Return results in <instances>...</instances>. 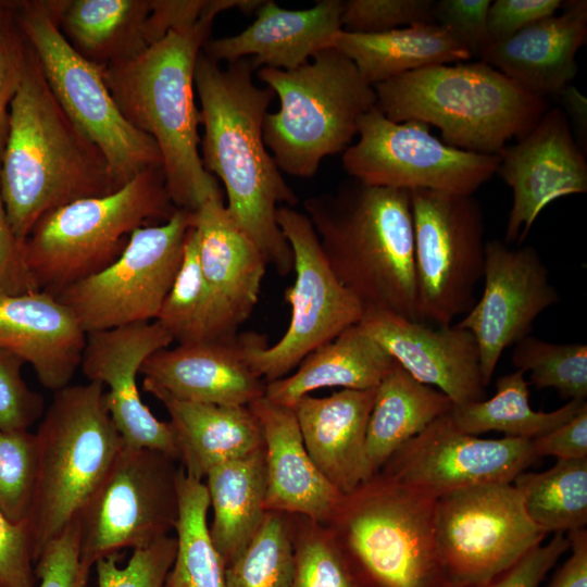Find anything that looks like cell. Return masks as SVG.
<instances>
[{"label":"cell","mask_w":587,"mask_h":587,"mask_svg":"<svg viewBox=\"0 0 587 587\" xmlns=\"http://www.w3.org/2000/svg\"><path fill=\"white\" fill-rule=\"evenodd\" d=\"M452 407L445 394L416 380L395 362L375 388L369 417L365 454L370 475L379 472L402 445Z\"/></svg>","instance_id":"33"},{"label":"cell","mask_w":587,"mask_h":587,"mask_svg":"<svg viewBox=\"0 0 587 587\" xmlns=\"http://www.w3.org/2000/svg\"><path fill=\"white\" fill-rule=\"evenodd\" d=\"M253 335L237 333L229 338L161 349L140 369L142 388L183 401L249 405L264 397L266 387L247 359Z\"/></svg>","instance_id":"22"},{"label":"cell","mask_w":587,"mask_h":587,"mask_svg":"<svg viewBox=\"0 0 587 587\" xmlns=\"http://www.w3.org/2000/svg\"><path fill=\"white\" fill-rule=\"evenodd\" d=\"M532 521L548 533L587 524V458L558 460L544 472H522L512 483Z\"/></svg>","instance_id":"37"},{"label":"cell","mask_w":587,"mask_h":587,"mask_svg":"<svg viewBox=\"0 0 587 587\" xmlns=\"http://www.w3.org/2000/svg\"><path fill=\"white\" fill-rule=\"evenodd\" d=\"M249 408L263 435L266 512H282L326 524L344 497L311 459L292 408L265 396Z\"/></svg>","instance_id":"25"},{"label":"cell","mask_w":587,"mask_h":587,"mask_svg":"<svg viewBox=\"0 0 587 587\" xmlns=\"http://www.w3.org/2000/svg\"><path fill=\"white\" fill-rule=\"evenodd\" d=\"M25 361L0 348V430L27 432L45 413L43 397L22 375Z\"/></svg>","instance_id":"46"},{"label":"cell","mask_w":587,"mask_h":587,"mask_svg":"<svg viewBox=\"0 0 587 587\" xmlns=\"http://www.w3.org/2000/svg\"><path fill=\"white\" fill-rule=\"evenodd\" d=\"M63 4L64 0H22L14 1V9L53 97L102 152L118 189L143 171L162 167V157L154 140L121 113L102 66L83 58L62 35Z\"/></svg>","instance_id":"10"},{"label":"cell","mask_w":587,"mask_h":587,"mask_svg":"<svg viewBox=\"0 0 587 587\" xmlns=\"http://www.w3.org/2000/svg\"><path fill=\"white\" fill-rule=\"evenodd\" d=\"M208 0H151L147 21L149 45L161 40L170 32L195 25L201 17Z\"/></svg>","instance_id":"54"},{"label":"cell","mask_w":587,"mask_h":587,"mask_svg":"<svg viewBox=\"0 0 587 587\" xmlns=\"http://www.w3.org/2000/svg\"><path fill=\"white\" fill-rule=\"evenodd\" d=\"M537 459L532 440L479 438L458 429L447 413L402 445L379 472L438 498L476 485L513 483Z\"/></svg>","instance_id":"17"},{"label":"cell","mask_w":587,"mask_h":587,"mask_svg":"<svg viewBox=\"0 0 587 587\" xmlns=\"http://www.w3.org/2000/svg\"><path fill=\"white\" fill-rule=\"evenodd\" d=\"M482 296L457 323L475 338L487 386L503 351L528 336L536 319L559 302L546 264L530 247L485 242Z\"/></svg>","instance_id":"18"},{"label":"cell","mask_w":587,"mask_h":587,"mask_svg":"<svg viewBox=\"0 0 587 587\" xmlns=\"http://www.w3.org/2000/svg\"><path fill=\"white\" fill-rule=\"evenodd\" d=\"M177 549L175 536H165L151 545L134 549L125 566L120 553L99 559L95 564L96 587H164Z\"/></svg>","instance_id":"43"},{"label":"cell","mask_w":587,"mask_h":587,"mask_svg":"<svg viewBox=\"0 0 587 587\" xmlns=\"http://www.w3.org/2000/svg\"><path fill=\"white\" fill-rule=\"evenodd\" d=\"M86 337L55 296L42 290L0 294V348L30 364L45 388L57 391L70 384Z\"/></svg>","instance_id":"27"},{"label":"cell","mask_w":587,"mask_h":587,"mask_svg":"<svg viewBox=\"0 0 587 587\" xmlns=\"http://www.w3.org/2000/svg\"><path fill=\"white\" fill-rule=\"evenodd\" d=\"M537 458L552 455L558 460L587 458V405L553 430L532 440Z\"/></svg>","instance_id":"53"},{"label":"cell","mask_w":587,"mask_h":587,"mask_svg":"<svg viewBox=\"0 0 587 587\" xmlns=\"http://www.w3.org/2000/svg\"><path fill=\"white\" fill-rule=\"evenodd\" d=\"M114 190L104 155L62 110L30 47L0 166V195L14 235L23 243L46 213Z\"/></svg>","instance_id":"3"},{"label":"cell","mask_w":587,"mask_h":587,"mask_svg":"<svg viewBox=\"0 0 587 587\" xmlns=\"http://www.w3.org/2000/svg\"><path fill=\"white\" fill-rule=\"evenodd\" d=\"M561 9V14L490 42L478 58L528 92L557 97L576 76V53L587 40V2L562 1Z\"/></svg>","instance_id":"26"},{"label":"cell","mask_w":587,"mask_h":587,"mask_svg":"<svg viewBox=\"0 0 587 587\" xmlns=\"http://www.w3.org/2000/svg\"><path fill=\"white\" fill-rule=\"evenodd\" d=\"M276 221L291 248L295 282L284 291L290 307L284 335L268 346L264 336L254 333L247 350L252 371L265 383L287 376L314 350L359 324L364 314L362 303L328 266L305 213L280 205Z\"/></svg>","instance_id":"12"},{"label":"cell","mask_w":587,"mask_h":587,"mask_svg":"<svg viewBox=\"0 0 587 587\" xmlns=\"http://www.w3.org/2000/svg\"><path fill=\"white\" fill-rule=\"evenodd\" d=\"M204 479L213 511L210 536L228 566L254 537L266 514L264 446L212 467Z\"/></svg>","instance_id":"32"},{"label":"cell","mask_w":587,"mask_h":587,"mask_svg":"<svg viewBox=\"0 0 587 587\" xmlns=\"http://www.w3.org/2000/svg\"><path fill=\"white\" fill-rule=\"evenodd\" d=\"M332 48L350 59L373 87L409 72L473 58L452 35L433 23L376 34L341 29L335 35Z\"/></svg>","instance_id":"31"},{"label":"cell","mask_w":587,"mask_h":587,"mask_svg":"<svg viewBox=\"0 0 587 587\" xmlns=\"http://www.w3.org/2000/svg\"><path fill=\"white\" fill-rule=\"evenodd\" d=\"M195 212L177 209L164 223L137 228L121 255L55 298L86 333L151 322L179 270Z\"/></svg>","instance_id":"14"},{"label":"cell","mask_w":587,"mask_h":587,"mask_svg":"<svg viewBox=\"0 0 587 587\" xmlns=\"http://www.w3.org/2000/svg\"><path fill=\"white\" fill-rule=\"evenodd\" d=\"M243 7L245 0H208L195 25L170 32L132 60L102 67L121 113L157 143L165 188L177 209L196 212L209 199L223 197L200 157L193 76L215 16Z\"/></svg>","instance_id":"2"},{"label":"cell","mask_w":587,"mask_h":587,"mask_svg":"<svg viewBox=\"0 0 587 587\" xmlns=\"http://www.w3.org/2000/svg\"><path fill=\"white\" fill-rule=\"evenodd\" d=\"M511 362L517 371L529 373L537 389L553 388L562 398L586 400L585 344L549 342L528 335L514 345Z\"/></svg>","instance_id":"40"},{"label":"cell","mask_w":587,"mask_h":587,"mask_svg":"<svg viewBox=\"0 0 587 587\" xmlns=\"http://www.w3.org/2000/svg\"><path fill=\"white\" fill-rule=\"evenodd\" d=\"M35 436L36 477L26 520L34 562L75 521L125 447L104 387L95 382L54 391Z\"/></svg>","instance_id":"6"},{"label":"cell","mask_w":587,"mask_h":587,"mask_svg":"<svg viewBox=\"0 0 587 587\" xmlns=\"http://www.w3.org/2000/svg\"><path fill=\"white\" fill-rule=\"evenodd\" d=\"M571 554L553 576L549 587H587V530L567 533Z\"/></svg>","instance_id":"55"},{"label":"cell","mask_w":587,"mask_h":587,"mask_svg":"<svg viewBox=\"0 0 587 587\" xmlns=\"http://www.w3.org/2000/svg\"><path fill=\"white\" fill-rule=\"evenodd\" d=\"M436 501L377 472L344 495L324 525L363 587H446Z\"/></svg>","instance_id":"7"},{"label":"cell","mask_w":587,"mask_h":587,"mask_svg":"<svg viewBox=\"0 0 587 587\" xmlns=\"http://www.w3.org/2000/svg\"><path fill=\"white\" fill-rule=\"evenodd\" d=\"M150 11L151 0H64L59 27L77 53L104 67L132 60L150 47Z\"/></svg>","instance_id":"34"},{"label":"cell","mask_w":587,"mask_h":587,"mask_svg":"<svg viewBox=\"0 0 587 587\" xmlns=\"http://www.w3.org/2000/svg\"><path fill=\"white\" fill-rule=\"evenodd\" d=\"M375 388L302 397L291 408L304 446L326 479L347 495L371 477L365 454Z\"/></svg>","instance_id":"28"},{"label":"cell","mask_w":587,"mask_h":587,"mask_svg":"<svg viewBox=\"0 0 587 587\" xmlns=\"http://www.w3.org/2000/svg\"><path fill=\"white\" fill-rule=\"evenodd\" d=\"M154 321L178 345L215 339L213 301L202 274L193 225L185 238L177 275Z\"/></svg>","instance_id":"38"},{"label":"cell","mask_w":587,"mask_h":587,"mask_svg":"<svg viewBox=\"0 0 587 587\" xmlns=\"http://www.w3.org/2000/svg\"><path fill=\"white\" fill-rule=\"evenodd\" d=\"M490 0H439L433 5V22L479 57L490 43L487 14Z\"/></svg>","instance_id":"48"},{"label":"cell","mask_w":587,"mask_h":587,"mask_svg":"<svg viewBox=\"0 0 587 587\" xmlns=\"http://www.w3.org/2000/svg\"><path fill=\"white\" fill-rule=\"evenodd\" d=\"M177 460L153 449L124 447L76 517L88 566L125 548H143L174 530Z\"/></svg>","instance_id":"13"},{"label":"cell","mask_w":587,"mask_h":587,"mask_svg":"<svg viewBox=\"0 0 587 587\" xmlns=\"http://www.w3.org/2000/svg\"><path fill=\"white\" fill-rule=\"evenodd\" d=\"M172 336L157 322H140L87 334L79 367L88 382L108 387L105 402L125 447L159 450L179 461L170 422L158 420L141 400L137 375Z\"/></svg>","instance_id":"19"},{"label":"cell","mask_w":587,"mask_h":587,"mask_svg":"<svg viewBox=\"0 0 587 587\" xmlns=\"http://www.w3.org/2000/svg\"><path fill=\"white\" fill-rule=\"evenodd\" d=\"M419 321L449 326L476 301L485 262L484 215L473 196L410 191Z\"/></svg>","instance_id":"11"},{"label":"cell","mask_w":587,"mask_h":587,"mask_svg":"<svg viewBox=\"0 0 587 587\" xmlns=\"http://www.w3.org/2000/svg\"><path fill=\"white\" fill-rule=\"evenodd\" d=\"M569 549V537L557 533L547 545L534 548L512 567L494 579L465 587H539L559 558Z\"/></svg>","instance_id":"50"},{"label":"cell","mask_w":587,"mask_h":587,"mask_svg":"<svg viewBox=\"0 0 587 587\" xmlns=\"http://www.w3.org/2000/svg\"><path fill=\"white\" fill-rule=\"evenodd\" d=\"M29 51L30 46L15 15L14 1L0 0V166L11 104L24 77Z\"/></svg>","instance_id":"45"},{"label":"cell","mask_w":587,"mask_h":587,"mask_svg":"<svg viewBox=\"0 0 587 587\" xmlns=\"http://www.w3.org/2000/svg\"><path fill=\"white\" fill-rule=\"evenodd\" d=\"M359 326L416 380L436 387L453 404L485 397L477 342L454 325L426 323L376 309H366Z\"/></svg>","instance_id":"21"},{"label":"cell","mask_w":587,"mask_h":587,"mask_svg":"<svg viewBox=\"0 0 587 587\" xmlns=\"http://www.w3.org/2000/svg\"><path fill=\"white\" fill-rule=\"evenodd\" d=\"M36 466L35 433L0 430V511L13 524L26 523Z\"/></svg>","instance_id":"42"},{"label":"cell","mask_w":587,"mask_h":587,"mask_svg":"<svg viewBox=\"0 0 587 587\" xmlns=\"http://www.w3.org/2000/svg\"><path fill=\"white\" fill-rule=\"evenodd\" d=\"M253 70L247 58L222 67L199 53L193 78L203 126L200 157L204 170L223 182L230 217L267 265L286 276L294 257L276 211L294 208L298 198L265 146L263 125L275 93L253 82Z\"/></svg>","instance_id":"1"},{"label":"cell","mask_w":587,"mask_h":587,"mask_svg":"<svg viewBox=\"0 0 587 587\" xmlns=\"http://www.w3.org/2000/svg\"><path fill=\"white\" fill-rule=\"evenodd\" d=\"M292 574L291 514L266 512L254 537L226 566V587H290Z\"/></svg>","instance_id":"39"},{"label":"cell","mask_w":587,"mask_h":587,"mask_svg":"<svg viewBox=\"0 0 587 587\" xmlns=\"http://www.w3.org/2000/svg\"><path fill=\"white\" fill-rule=\"evenodd\" d=\"M193 227L213 301L215 339L233 337L259 301L267 263L230 217L223 197L209 199L195 212Z\"/></svg>","instance_id":"23"},{"label":"cell","mask_w":587,"mask_h":587,"mask_svg":"<svg viewBox=\"0 0 587 587\" xmlns=\"http://www.w3.org/2000/svg\"><path fill=\"white\" fill-rule=\"evenodd\" d=\"M586 405V400L573 399L550 412L535 411L525 374L516 370L497 379L491 398L453 404L448 415L466 434L496 430L504 437L533 440L566 423Z\"/></svg>","instance_id":"35"},{"label":"cell","mask_w":587,"mask_h":587,"mask_svg":"<svg viewBox=\"0 0 587 587\" xmlns=\"http://www.w3.org/2000/svg\"><path fill=\"white\" fill-rule=\"evenodd\" d=\"M1 587V586H0Z\"/></svg>","instance_id":"57"},{"label":"cell","mask_w":587,"mask_h":587,"mask_svg":"<svg viewBox=\"0 0 587 587\" xmlns=\"http://www.w3.org/2000/svg\"><path fill=\"white\" fill-rule=\"evenodd\" d=\"M374 90L375 107L389 120L433 125L448 146L479 154H500L549 110L547 99L483 61L424 67Z\"/></svg>","instance_id":"5"},{"label":"cell","mask_w":587,"mask_h":587,"mask_svg":"<svg viewBox=\"0 0 587 587\" xmlns=\"http://www.w3.org/2000/svg\"><path fill=\"white\" fill-rule=\"evenodd\" d=\"M90 570L80 558L76 519L42 549L35 561L38 587H87Z\"/></svg>","instance_id":"47"},{"label":"cell","mask_w":587,"mask_h":587,"mask_svg":"<svg viewBox=\"0 0 587 587\" xmlns=\"http://www.w3.org/2000/svg\"><path fill=\"white\" fill-rule=\"evenodd\" d=\"M434 0L342 1V29L358 34L384 33L419 23H433Z\"/></svg>","instance_id":"44"},{"label":"cell","mask_w":587,"mask_h":587,"mask_svg":"<svg viewBox=\"0 0 587 587\" xmlns=\"http://www.w3.org/2000/svg\"><path fill=\"white\" fill-rule=\"evenodd\" d=\"M209 495L202 480L178 477L177 549L164 587H226V566L208 525Z\"/></svg>","instance_id":"36"},{"label":"cell","mask_w":587,"mask_h":587,"mask_svg":"<svg viewBox=\"0 0 587 587\" xmlns=\"http://www.w3.org/2000/svg\"><path fill=\"white\" fill-rule=\"evenodd\" d=\"M291 71L259 68L257 76L279 99L267 113L263 138L280 172L313 177L328 155L344 152L358 122L376 105V93L353 62L335 48Z\"/></svg>","instance_id":"8"},{"label":"cell","mask_w":587,"mask_h":587,"mask_svg":"<svg viewBox=\"0 0 587 587\" xmlns=\"http://www.w3.org/2000/svg\"><path fill=\"white\" fill-rule=\"evenodd\" d=\"M166 409L186 475L204 479L224 462L263 446L261 426L249 405H218L151 392Z\"/></svg>","instance_id":"29"},{"label":"cell","mask_w":587,"mask_h":587,"mask_svg":"<svg viewBox=\"0 0 587 587\" xmlns=\"http://www.w3.org/2000/svg\"><path fill=\"white\" fill-rule=\"evenodd\" d=\"M395 362L357 324L310 353L295 373L266 383L264 396L274 403L291 408L302 397L321 388H376Z\"/></svg>","instance_id":"30"},{"label":"cell","mask_w":587,"mask_h":587,"mask_svg":"<svg viewBox=\"0 0 587 587\" xmlns=\"http://www.w3.org/2000/svg\"><path fill=\"white\" fill-rule=\"evenodd\" d=\"M512 190L504 242L521 243L552 201L587 191V162L560 108L549 109L537 125L500 153L497 170Z\"/></svg>","instance_id":"20"},{"label":"cell","mask_w":587,"mask_h":587,"mask_svg":"<svg viewBox=\"0 0 587 587\" xmlns=\"http://www.w3.org/2000/svg\"><path fill=\"white\" fill-rule=\"evenodd\" d=\"M435 529L446 587L494 579L547 535L528 516L512 483L482 484L438 497Z\"/></svg>","instance_id":"15"},{"label":"cell","mask_w":587,"mask_h":587,"mask_svg":"<svg viewBox=\"0 0 587 587\" xmlns=\"http://www.w3.org/2000/svg\"><path fill=\"white\" fill-rule=\"evenodd\" d=\"M176 210L162 167L143 171L111 193L41 216L23 241L25 264L38 289L57 296L114 262L134 230L164 223Z\"/></svg>","instance_id":"9"},{"label":"cell","mask_w":587,"mask_h":587,"mask_svg":"<svg viewBox=\"0 0 587 587\" xmlns=\"http://www.w3.org/2000/svg\"><path fill=\"white\" fill-rule=\"evenodd\" d=\"M291 521L290 587H363L326 525L296 514Z\"/></svg>","instance_id":"41"},{"label":"cell","mask_w":587,"mask_h":587,"mask_svg":"<svg viewBox=\"0 0 587 587\" xmlns=\"http://www.w3.org/2000/svg\"><path fill=\"white\" fill-rule=\"evenodd\" d=\"M563 107V112L569 121L573 135L576 134V142L586 149L587 137V99L572 84L566 86L558 96Z\"/></svg>","instance_id":"56"},{"label":"cell","mask_w":587,"mask_h":587,"mask_svg":"<svg viewBox=\"0 0 587 587\" xmlns=\"http://www.w3.org/2000/svg\"><path fill=\"white\" fill-rule=\"evenodd\" d=\"M561 0H496L490 3L487 28L490 42L509 38L526 26L555 14Z\"/></svg>","instance_id":"51"},{"label":"cell","mask_w":587,"mask_h":587,"mask_svg":"<svg viewBox=\"0 0 587 587\" xmlns=\"http://www.w3.org/2000/svg\"><path fill=\"white\" fill-rule=\"evenodd\" d=\"M36 583L27 524H13L0 511V586L36 587Z\"/></svg>","instance_id":"49"},{"label":"cell","mask_w":587,"mask_h":587,"mask_svg":"<svg viewBox=\"0 0 587 587\" xmlns=\"http://www.w3.org/2000/svg\"><path fill=\"white\" fill-rule=\"evenodd\" d=\"M39 290L23 255V243L11 227L0 195V294L21 295Z\"/></svg>","instance_id":"52"},{"label":"cell","mask_w":587,"mask_h":587,"mask_svg":"<svg viewBox=\"0 0 587 587\" xmlns=\"http://www.w3.org/2000/svg\"><path fill=\"white\" fill-rule=\"evenodd\" d=\"M304 210L328 266L364 310L419 321L410 191L349 177Z\"/></svg>","instance_id":"4"},{"label":"cell","mask_w":587,"mask_h":587,"mask_svg":"<svg viewBox=\"0 0 587 587\" xmlns=\"http://www.w3.org/2000/svg\"><path fill=\"white\" fill-rule=\"evenodd\" d=\"M257 18L241 33L208 39L201 51L214 62L250 59L253 68L291 71L317 52L332 48L342 29L341 0H321L305 10H287L263 1Z\"/></svg>","instance_id":"24"},{"label":"cell","mask_w":587,"mask_h":587,"mask_svg":"<svg viewBox=\"0 0 587 587\" xmlns=\"http://www.w3.org/2000/svg\"><path fill=\"white\" fill-rule=\"evenodd\" d=\"M358 141L342 152L349 177L373 186L473 193L496 173L500 154L448 146L420 121L394 122L376 107L358 122Z\"/></svg>","instance_id":"16"}]
</instances>
